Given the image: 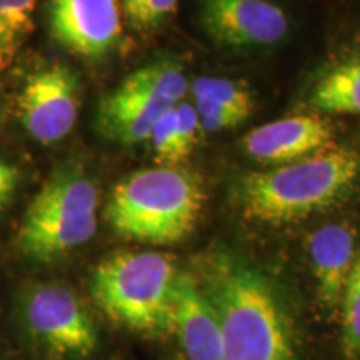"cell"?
I'll use <instances>...</instances> for the list:
<instances>
[{"instance_id": "cell-13", "label": "cell", "mask_w": 360, "mask_h": 360, "mask_svg": "<svg viewBox=\"0 0 360 360\" xmlns=\"http://www.w3.org/2000/svg\"><path fill=\"white\" fill-rule=\"evenodd\" d=\"M309 255L322 305L327 310L340 309L345 283L357 257L354 231L344 224L323 225L309 238Z\"/></svg>"}, {"instance_id": "cell-9", "label": "cell", "mask_w": 360, "mask_h": 360, "mask_svg": "<svg viewBox=\"0 0 360 360\" xmlns=\"http://www.w3.org/2000/svg\"><path fill=\"white\" fill-rule=\"evenodd\" d=\"M49 25L62 47L85 58H101L122 32L119 0H51Z\"/></svg>"}, {"instance_id": "cell-21", "label": "cell", "mask_w": 360, "mask_h": 360, "mask_svg": "<svg viewBox=\"0 0 360 360\" xmlns=\"http://www.w3.org/2000/svg\"><path fill=\"white\" fill-rule=\"evenodd\" d=\"M193 107H195L197 115H199V122L202 132L214 134L222 132V130L236 129L240 124H244L250 115L244 114V112L227 109V107L215 105V103L193 101Z\"/></svg>"}, {"instance_id": "cell-5", "label": "cell", "mask_w": 360, "mask_h": 360, "mask_svg": "<svg viewBox=\"0 0 360 360\" xmlns=\"http://www.w3.org/2000/svg\"><path fill=\"white\" fill-rule=\"evenodd\" d=\"M97 207L96 182L79 165H62L27 207L17 232V249L35 262L64 257L96 236Z\"/></svg>"}, {"instance_id": "cell-16", "label": "cell", "mask_w": 360, "mask_h": 360, "mask_svg": "<svg viewBox=\"0 0 360 360\" xmlns=\"http://www.w3.org/2000/svg\"><path fill=\"white\" fill-rule=\"evenodd\" d=\"M37 0H0V74L8 69L34 27Z\"/></svg>"}, {"instance_id": "cell-1", "label": "cell", "mask_w": 360, "mask_h": 360, "mask_svg": "<svg viewBox=\"0 0 360 360\" xmlns=\"http://www.w3.org/2000/svg\"><path fill=\"white\" fill-rule=\"evenodd\" d=\"M217 312L224 360H295L290 322L264 274L217 254L202 283Z\"/></svg>"}, {"instance_id": "cell-11", "label": "cell", "mask_w": 360, "mask_h": 360, "mask_svg": "<svg viewBox=\"0 0 360 360\" xmlns=\"http://www.w3.org/2000/svg\"><path fill=\"white\" fill-rule=\"evenodd\" d=\"M334 141L330 120L317 114H302L274 120L245 135L244 147L252 159L262 164H290L305 159Z\"/></svg>"}, {"instance_id": "cell-15", "label": "cell", "mask_w": 360, "mask_h": 360, "mask_svg": "<svg viewBox=\"0 0 360 360\" xmlns=\"http://www.w3.org/2000/svg\"><path fill=\"white\" fill-rule=\"evenodd\" d=\"M124 82L130 87L142 90L169 107H175L182 102L188 90L182 67L175 60H167V58L141 67L132 72Z\"/></svg>"}, {"instance_id": "cell-8", "label": "cell", "mask_w": 360, "mask_h": 360, "mask_svg": "<svg viewBox=\"0 0 360 360\" xmlns=\"http://www.w3.org/2000/svg\"><path fill=\"white\" fill-rule=\"evenodd\" d=\"M25 314L30 330L53 352L89 355L97 347L92 319L64 285H39L29 297Z\"/></svg>"}, {"instance_id": "cell-18", "label": "cell", "mask_w": 360, "mask_h": 360, "mask_svg": "<svg viewBox=\"0 0 360 360\" xmlns=\"http://www.w3.org/2000/svg\"><path fill=\"white\" fill-rule=\"evenodd\" d=\"M340 314L342 349L345 360H360V250L345 283Z\"/></svg>"}, {"instance_id": "cell-2", "label": "cell", "mask_w": 360, "mask_h": 360, "mask_svg": "<svg viewBox=\"0 0 360 360\" xmlns=\"http://www.w3.org/2000/svg\"><path fill=\"white\" fill-rule=\"evenodd\" d=\"M200 175L179 165L129 174L114 187L105 219L117 236L143 244H177L195 231L205 205Z\"/></svg>"}, {"instance_id": "cell-14", "label": "cell", "mask_w": 360, "mask_h": 360, "mask_svg": "<svg viewBox=\"0 0 360 360\" xmlns=\"http://www.w3.org/2000/svg\"><path fill=\"white\" fill-rule=\"evenodd\" d=\"M310 105L327 114L360 115V60L345 62L327 72L315 85Z\"/></svg>"}, {"instance_id": "cell-23", "label": "cell", "mask_w": 360, "mask_h": 360, "mask_svg": "<svg viewBox=\"0 0 360 360\" xmlns=\"http://www.w3.org/2000/svg\"><path fill=\"white\" fill-rule=\"evenodd\" d=\"M20 184V170L11 162L0 159V210L12 200Z\"/></svg>"}, {"instance_id": "cell-20", "label": "cell", "mask_w": 360, "mask_h": 360, "mask_svg": "<svg viewBox=\"0 0 360 360\" xmlns=\"http://www.w3.org/2000/svg\"><path fill=\"white\" fill-rule=\"evenodd\" d=\"M148 141H150L152 150H154L155 159L160 165H170V167H174V165H179L180 162L186 160L184 159L179 143L175 107L165 112V114L157 120Z\"/></svg>"}, {"instance_id": "cell-12", "label": "cell", "mask_w": 360, "mask_h": 360, "mask_svg": "<svg viewBox=\"0 0 360 360\" xmlns=\"http://www.w3.org/2000/svg\"><path fill=\"white\" fill-rule=\"evenodd\" d=\"M172 107L122 82L98 103L97 129L103 137L120 146L148 141L157 120Z\"/></svg>"}, {"instance_id": "cell-17", "label": "cell", "mask_w": 360, "mask_h": 360, "mask_svg": "<svg viewBox=\"0 0 360 360\" xmlns=\"http://www.w3.org/2000/svg\"><path fill=\"white\" fill-rule=\"evenodd\" d=\"M193 101L215 103L227 109L252 115L255 101L252 90L237 80L219 77H200L191 85Z\"/></svg>"}, {"instance_id": "cell-22", "label": "cell", "mask_w": 360, "mask_h": 360, "mask_svg": "<svg viewBox=\"0 0 360 360\" xmlns=\"http://www.w3.org/2000/svg\"><path fill=\"white\" fill-rule=\"evenodd\" d=\"M175 117H177V134H179V143L180 150H182L184 159L195 150L197 143L200 141V122L199 115H197L195 107L192 103L180 102L175 105Z\"/></svg>"}, {"instance_id": "cell-19", "label": "cell", "mask_w": 360, "mask_h": 360, "mask_svg": "<svg viewBox=\"0 0 360 360\" xmlns=\"http://www.w3.org/2000/svg\"><path fill=\"white\" fill-rule=\"evenodd\" d=\"M180 0H122L125 19L139 32H152L177 11Z\"/></svg>"}, {"instance_id": "cell-4", "label": "cell", "mask_w": 360, "mask_h": 360, "mask_svg": "<svg viewBox=\"0 0 360 360\" xmlns=\"http://www.w3.org/2000/svg\"><path fill=\"white\" fill-rule=\"evenodd\" d=\"M179 270L160 252H120L92 272L90 292L110 321L142 334H172V294Z\"/></svg>"}, {"instance_id": "cell-10", "label": "cell", "mask_w": 360, "mask_h": 360, "mask_svg": "<svg viewBox=\"0 0 360 360\" xmlns=\"http://www.w3.org/2000/svg\"><path fill=\"white\" fill-rule=\"evenodd\" d=\"M172 334L186 360H224L217 312L195 277L179 272L172 294Z\"/></svg>"}, {"instance_id": "cell-7", "label": "cell", "mask_w": 360, "mask_h": 360, "mask_svg": "<svg viewBox=\"0 0 360 360\" xmlns=\"http://www.w3.org/2000/svg\"><path fill=\"white\" fill-rule=\"evenodd\" d=\"M199 20L225 47H269L287 37L290 19L274 0H200Z\"/></svg>"}, {"instance_id": "cell-6", "label": "cell", "mask_w": 360, "mask_h": 360, "mask_svg": "<svg viewBox=\"0 0 360 360\" xmlns=\"http://www.w3.org/2000/svg\"><path fill=\"white\" fill-rule=\"evenodd\" d=\"M17 103L22 125L34 141L44 146L62 141L79 117L77 74L60 64L34 72L25 80Z\"/></svg>"}, {"instance_id": "cell-3", "label": "cell", "mask_w": 360, "mask_h": 360, "mask_svg": "<svg viewBox=\"0 0 360 360\" xmlns=\"http://www.w3.org/2000/svg\"><path fill=\"white\" fill-rule=\"evenodd\" d=\"M359 172L357 152L327 147L305 159L245 175L238 199L247 217L260 224L299 222L337 204Z\"/></svg>"}]
</instances>
